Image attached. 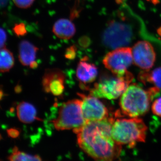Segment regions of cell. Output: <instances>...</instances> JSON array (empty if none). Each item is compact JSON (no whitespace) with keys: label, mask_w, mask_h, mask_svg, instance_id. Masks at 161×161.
<instances>
[{"label":"cell","mask_w":161,"mask_h":161,"mask_svg":"<svg viewBox=\"0 0 161 161\" xmlns=\"http://www.w3.org/2000/svg\"><path fill=\"white\" fill-rule=\"evenodd\" d=\"M8 160L9 161H42L39 156L31 155L20 151L16 147L14 149Z\"/></svg>","instance_id":"obj_17"},{"label":"cell","mask_w":161,"mask_h":161,"mask_svg":"<svg viewBox=\"0 0 161 161\" xmlns=\"http://www.w3.org/2000/svg\"><path fill=\"white\" fill-rule=\"evenodd\" d=\"M76 52H77L76 47L75 45H72L67 48L64 56L67 59L73 60L76 57Z\"/></svg>","instance_id":"obj_21"},{"label":"cell","mask_w":161,"mask_h":161,"mask_svg":"<svg viewBox=\"0 0 161 161\" xmlns=\"http://www.w3.org/2000/svg\"><path fill=\"white\" fill-rule=\"evenodd\" d=\"M133 61L132 48L119 47L109 52L104 58L105 67L112 74L122 75L126 73Z\"/></svg>","instance_id":"obj_6"},{"label":"cell","mask_w":161,"mask_h":161,"mask_svg":"<svg viewBox=\"0 0 161 161\" xmlns=\"http://www.w3.org/2000/svg\"><path fill=\"white\" fill-rule=\"evenodd\" d=\"M127 71L122 75H103L91 90V95L97 98L115 99L123 94L133 79Z\"/></svg>","instance_id":"obj_4"},{"label":"cell","mask_w":161,"mask_h":161,"mask_svg":"<svg viewBox=\"0 0 161 161\" xmlns=\"http://www.w3.org/2000/svg\"><path fill=\"white\" fill-rule=\"evenodd\" d=\"M81 98V111L86 122L103 120L109 118L108 111L97 97L79 94Z\"/></svg>","instance_id":"obj_7"},{"label":"cell","mask_w":161,"mask_h":161,"mask_svg":"<svg viewBox=\"0 0 161 161\" xmlns=\"http://www.w3.org/2000/svg\"><path fill=\"white\" fill-rule=\"evenodd\" d=\"M13 31L18 36H23L27 34L26 26L23 23L16 24L13 28Z\"/></svg>","instance_id":"obj_18"},{"label":"cell","mask_w":161,"mask_h":161,"mask_svg":"<svg viewBox=\"0 0 161 161\" xmlns=\"http://www.w3.org/2000/svg\"><path fill=\"white\" fill-rule=\"evenodd\" d=\"M151 109L154 115L161 117V97L153 102L151 106Z\"/></svg>","instance_id":"obj_20"},{"label":"cell","mask_w":161,"mask_h":161,"mask_svg":"<svg viewBox=\"0 0 161 161\" xmlns=\"http://www.w3.org/2000/svg\"><path fill=\"white\" fill-rule=\"evenodd\" d=\"M0 35H1V48L5 47V44L7 40V35L6 32L3 28L0 29Z\"/></svg>","instance_id":"obj_23"},{"label":"cell","mask_w":161,"mask_h":161,"mask_svg":"<svg viewBox=\"0 0 161 161\" xmlns=\"http://www.w3.org/2000/svg\"><path fill=\"white\" fill-rule=\"evenodd\" d=\"M8 134L12 137H15L18 136V131L17 130L15 129H11V130H8Z\"/></svg>","instance_id":"obj_24"},{"label":"cell","mask_w":161,"mask_h":161,"mask_svg":"<svg viewBox=\"0 0 161 161\" xmlns=\"http://www.w3.org/2000/svg\"><path fill=\"white\" fill-rule=\"evenodd\" d=\"M159 91L155 86L145 90L136 84L129 86L119 101L122 112L131 118L146 114L150 109L151 101Z\"/></svg>","instance_id":"obj_2"},{"label":"cell","mask_w":161,"mask_h":161,"mask_svg":"<svg viewBox=\"0 0 161 161\" xmlns=\"http://www.w3.org/2000/svg\"><path fill=\"white\" fill-rule=\"evenodd\" d=\"M131 31L128 26L120 23L110 24L103 35L104 43L110 48H118L127 45L131 38Z\"/></svg>","instance_id":"obj_8"},{"label":"cell","mask_w":161,"mask_h":161,"mask_svg":"<svg viewBox=\"0 0 161 161\" xmlns=\"http://www.w3.org/2000/svg\"><path fill=\"white\" fill-rule=\"evenodd\" d=\"M98 73V69L95 64L82 60L78 63L76 76L82 85L93 82L96 79Z\"/></svg>","instance_id":"obj_12"},{"label":"cell","mask_w":161,"mask_h":161,"mask_svg":"<svg viewBox=\"0 0 161 161\" xmlns=\"http://www.w3.org/2000/svg\"><path fill=\"white\" fill-rule=\"evenodd\" d=\"M65 75L58 69L47 70L42 80L43 89L47 93H51L56 96L63 94L64 90Z\"/></svg>","instance_id":"obj_10"},{"label":"cell","mask_w":161,"mask_h":161,"mask_svg":"<svg viewBox=\"0 0 161 161\" xmlns=\"http://www.w3.org/2000/svg\"><path fill=\"white\" fill-rule=\"evenodd\" d=\"M133 62L143 70L152 68L156 60V53L153 47L147 41H140L132 48Z\"/></svg>","instance_id":"obj_9"},{"label":"cell","mask_w":161,"mask_h":161,"mask_svg":"<svg viewBox=\"0 0 161 161\" xmlns=\"http://www.w3.org/2000/svg\"><path fill=\"white\" fill-rule=\"evenodd\" d=\"M0 57L1 72L6 73L9 71L14 64V59L12 53L6 47H3L1 48Z\"/></svg>","instance_id":"obj_16"},{"label":"cell","mask_w":161,"mask_h":161,"mask_svg":"<svg viewBox=\"0 0 161 161\" xmlns=\"http://www.w3.org/2000/svg\"><path fill=\"white\" fill-rule=\"evenodd\" d=\"M19 60L22 64L32 69L37 67L38 64L36 61L38 50L36 47L29 41L23 40L19 44Z\"/></svg>","instance_id":"obj_11"},{"label":"cell","mask_w":161,"mask_h":161,"mask_svg":"<svg viewBox=\"0 0 161 161\" xmlns=\"http://www.w3.org/2000/svg\"><path fill=\"white\" fill-rule=\"evenodd\" d=\"M8 0H1V5L2 7H5L8 3Z\"/></svg>","instance_id":"obj_25"},{"label":"cell","mask_w":161,"mask_h":161,"mask_svg":"<svg viewBox=\"0 0 161 161\" xmlns=\"http://www.w3.org/2000/svg\"><path fill=\"white\" fill-rule=\"evenodd\" d=\"M138 78L144 84L150 83L161 89V67L153 70H143L139 74Z\"/></svg>","instance_id":"obj_15"},{"label":"cell","mask_w":161,"mask_h":161,"mask_svg":"<svg viewBox=\"0 0 161 161\" xmlns=\"http://www.w3.org/2000/svg\"><path fill=\"white\" fill-rule=\"evenodd\" d=\"M78 44L83 48H86L90 45V38L86 36H83L78 40Z\"/></svg>","instance_id":"obj_22"},{"label":"cell","mask_w":161,"mask_h":161,"mask_svg":"<svg viewBox=\"0 0 161 161\" xmlns=\"http://www.w3.org/2000/svg\"><path fill=\"white\" fill-rule=\"evenodd\" d=\"M53 32L58 37L63 40H69L74 36L76 28L74 23L68 19L58 20L54 24Z\"/></svg>","instance_id":"obj_13"},{"label":"cell","mask_w":161,"mask_h":161,"mask_svg":"<svg viewBox=\"0 0 161 161\" xmlns=\"http://www.w3.org/2000/svg\"><path fill=\"white\" fill-rule=\"evenodd\" d=\"M81 100L75 99L62 104L58 116L53 121L54 126L58 130H73L76 132L86 123L81 111Z\"/></svg>","instance_id":"obj_5"},{"label":"cell","mask_w":161,"mask_h":161,"mask_svg":"<svg viewBox=\"0 0 161 161\" xmlns=\"http://www.w3.org/2000/svg\"><path fill=\"white\" fill-rule=\"evenodd\" d=\"M15 6L21 9H27L32 5L35 0H13Z\"/></svg>","instance_id":"obj_19"},{"label":"cell","mask_w":161,"mask_h":161,"mask_svg":"<svg viewBox=\"0 0 161 161\" xmlns=\"http://www.w3.org/2000/svg\"><path fill=\"white\" fill-rule=\"evenodd\" d=\"M17 115L20 121L25 124L32 123L35 120H40L37 116L36 108L31 104L23 102L17 107Z\"/></svg>","instance_id":"obj_14"},{"label":"cell","mask_w":161,"mask_h":161,"mask_svg":"<svg viewBox=\"0 0 161 161\" xmlns=\"http://www.w3.org/2000/svg\"><path fill=\"white\" fill-rule=\"evenodd\" d=\"M114 119L88 122L75 132L79 147L95 161H113L120 154L121 145L112 136Z\"/></svg>","instance_id":"obj_1"},{"label":"cell","mask_w":161,"mask_h":161,"mask_svg":"<svg viewBox=\"0 0 161 161\" xmlns=\"http://www.w3.org/2000/svg\"><path fill=\"white\" fill-rule=\"evenodd\" d=\"M147 130V125L142 119H118L114 120L112 125V136L119 145L133 147L136 143L145 142Z\"/></svg>","instance_id":"obj_3"}]
</instances>
